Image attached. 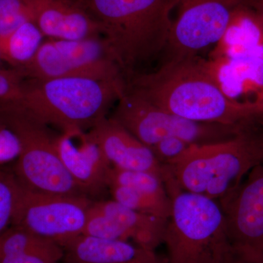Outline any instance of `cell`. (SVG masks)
Instances as JSON below:
<instances>
[{"mask_svg": "<svg viewBox=\"0 0 263 263\" xmlns=\"http://www.w3.org/2000/svg\"><path fill=\"white\" fill-rule=\"evenodd\" d=\"M126 82L62 78L23 79L18 100H12L62 133L89 130L106 117Z\"/></svg>", "mask_w": 263, "mask_h": 263, "instance_id": "4", "label": "cell"}, {"mask_svg": "<svg viewBox=\"0 0 263 263\" xmlns=\"http://www.w3.org/2000/svg\"><path fill=\"white\" fill-rule=\"evenodd\" d=\"M126 87L162 110L194 122L240 125L263 117V101L229 98L197 59L167 62L155 72L136 74Z\"/></svg>", "mask_w": 263, "mask_h": 263, "instance_id": "1", "label": "cell"}, {"mask_svg": "<svg viewBox=\"0 0 263 263\" xmlns=\"http://www.w3.org/2000/svg\"><path fill=\"white\" fill-rule=\"evenodd\" d=\"M110 163L125 171L157 175L163 181L164 166L151 149L111 117H105L86 132Z\"/></svg>", "mask_w": 263, "mask_h": 263, "instance_id": "14", "label": "cell"}, {"mask_svg": "<svg viewBox=\"0 0 263 263\" xmlns=\"http://www.w3.org/2000/svg\"><path fill=\"white\" fill-rule=\"evenodd\" d=\"M94 201L86 196L44 195L24 187L12 226L24 228L63 247L84 234Z\"/></svg>", "mask_w": 263, "mask_h": 263, "instance_id": "10", "label": "cell"}, {"mask_svg": "<svg viewBox=\"0 0 263 263\" xmlns=\"http://www.w3.org/2000/svg\"><path fill=\"white\" fill-rule=\"evenodd\" d=\"M172 200L164 243L169 263H217L233 255L219 202L164 182Z\"/></svg>", "mask_w": 263, "mask_h": 263, "instance_id": "5", "label": "cell"}, {"mask_svg": "<svg viewBox=\"0 0 263 263\" xmlns=\"http://www.w3.org/2000/svg\"><path fill=\"white\" fill-rule=\"evenodd\" d=\"M23 188L14 171L0 168V235L12 226Z\"/></svg>", "mask_w": 263, "mask_h": 263, "instance_id": "21", "label": "cell"}, {"mask_svg": "<svg viewBox=\"0 0 263 263\" xmlns=\"http://www.w3.org/2000/svg\"><path fill=\"white\" fill-rule=\"evenodd\" d=\"M0 114L20 143L13 171L24 188L44 195L88 197L60 157V134L14 101L0 102Z\"/></svg>", "mask_w": 263, "mask_h": 263, "instance_id": "6", "label": "cell"}, {"mask_svg": "<svg viewBox=\"0 0 263 263\" xmlns=\"http://www.w3.org/2000/svg\"><path fill=\"white\" fill-rule=\"evenodd\" d=\"M58 150L66 168L86 196L100 197L108 190L111 164L86 132L62 133Z\"/></svg>", "mask_w": 263, "mask_h": 263, "instance_id": "13", "label": "cell"}, {"mask_svg": "<svg viewBox=\"0 0 263 263\" xmlns=\"http://www.w3.org/2000/svg\"><path fill=\"white\" fill-rule=\"evenodd\" d=\"M19 153L18 138L0 114V164L18 158Z\"/></svg>", "mask_w": 263, "mask_h": 263, "instance_id": "23", "label": "cell"}, {"mask_svg": "<svg viewBox=\"0 0 263 263\" xmlns=\"http://www.w3.org/2000/svg\"><path fill=\"white\" fill-rule=\"evenodd\" d=\"M113 200L136 212L168 219L172 212L171 198L162 199L127 187L113 185L109 186Z\"/></svg>", "mask_w": 263, "mask_h": 263, "instance_id": "19", "label": "cell"}, {"mask_svg": "<svg viewBox=\"0 0 263 263\" xmlns=\"http://www.w3.org/2000/svg\"><path fill=\"white\" fill-rule=\"evenodd\" d=\"M217 263H247L245 262H243V261L240 260V259L235 258L234 256L231 255L229 256V257H226V258L221 259V261H219V262Z\"/></svg>", "mask_w": 263, "mask_h": 263, "instance_id": "25", "label": "cell"}, {"mask_svg": "<svg viewBox=\"0 0 263 263\" xmlns=\"http://www.w3.org/2000/svg\"><path fill=\"white\" fill-rule=\"evenodd\" d=\"M35 23L51 39L80 41L101 36L98 24L76 0H48Z\"/></svg>", "mask_w": 263, "mask_h": 263, "instance_id": "16", "label": "cell"}, {"mask_svg": "<svg viewBox=\"0 0 263 263\" xmlns=\"http://www.w3.org/2000/svg\"><path fill=\"white\" fill-rule=\"evenodd\" d=\"M168 219L136 212L114 200H95L84 234L126 240L156 250L164 243Z\"/></svg>", "mask_w": 263, "mask_h": 263, "instance_id": "12", "label": "cell"}, {"mask_svg": "<svg viewBox=\"0 0 263 263\" xmlns=\"http://www.w3.org/2000/svg\"><path fill=\"white\" fill-rule=\"evenodd\" d=\"M245 0H178L163 63L197 59L226 35Z\"/></svg>", "mask_w": 263, "mask_h": 263, "instance_id": "9", "label": "cell"}, {"mask_svg": "<svg viewBox=\"0 0 263 263\" xmlns=\"http://www.w3.org/2000/svg\"><path fill=\"white\" fill-rule=\"evenodd\" d=\"M44 35L35 22L22 24L10 34L0 35L2 60L13 66L15 70L27 65L42 45Z\"/></svg>", "mask_w": 263, "mask_h": 263, "instance_id": "18", "label": "cell"}, {"mask_svg": "<svg viewBox=\"0 0 263 263\" xmlns=\"http://www.w3.org/2000/svg\"><path fill=\"white\" fill-rule=\"evenodd\" d=\"M111 118L148 147L171 137L181 138L191 144L224 141L252 124L226 125L194 122L162 110L127 87L118 98Z\"/></svg>", "mask_w": 263, "mask_h": 263, "instance_id": "7", "label": "cell"}, {"mask_svg": "<svg viewBox=\"0 0 263 263\" xmlns=\"http://www.w3.org/2000/svg\"><path fill=\"white\" fill-rule=\"evenodd\" d=\"M48 0H0V35L10 34L27 22H35Z\"/></svg>", "mask_w": 263, "mask_h": 263, "instance_id": "20", "label": "cell"}, {"mask_svg": "<svg viewBox=\"0 0 263 263\" xmlns=\"http://www.w3.org/2000/svg\"><path fill=\"white\" fill-rule=\"evenodd\" d=\"M16 70L24 79L84 78L126 82L101 36L80 41L51 39L43 42L32 60Z\"/></svg>", "mask_w": 263, "mask_h": 263, "instance_id": "8", "label": "cell"}, {"mask_svg": "<svg viewBox=\"0 0 263 263\" xmlns=\"http://www.w3.org/2000/svg\"><path fill=\"white\" fill-rule=\"evenodd\" d=\"M63 263H169L155 250L126 240L82 234L63 247Z\"/></svg>", "mask_w": 263, "mask_h": 263, "instance_id": "15", "label": "cell"}, {"mask_svg": "<svg viewBox=\"0 0 263 263\" xmlns=\"http://www.w3.org/2000/svg\"><path fill=\"white\" fill-rule=\"evenodd\" d=\"M100 27L125 81L163 53L178 0H76Z\"/></svg>", "mask_w": 263, "mask_h": 263, "instance_id": "2", "label": "cell"}, {"mask_svg": "<svg viewBox=\"0 0 263 263\" xmlns=\"http://www.w3.org/2000/svg\"><path fill=\"white\" fill-rule=\"evenodd\" d=\"M257 122L230 139L192 144L177 160L163 164L167 174L183 191L219 201L263 162L261 125L254 129Z\"/></svg>", "mask_w": 263, "mask_h": 263, "instance_id": "3", "label": "cell"}, {"mask_svg": "<svg viewBox=\"0 0 263 263\" xmlns=\"http://www.w3.org/2000/svg\"><path fill=\"white\" fill-rule=\"evenodd\" d=\"M218 202L233 256L247 263H263V162Z\"/></svg>", "mask_w": 263, "mask_h": 263, "instance_id": "11", "label": "cell"}, {"mask_svg": "<svg viewBox=\"0 0 263 263\" xmlns=\"http://www.w3.org/2000/svg\"><path fill=\"white\" fill-rule=\"evenodd\" d=\"M191 145L181 138L171 137L161 140L150 148L161 164H167L177 160Z\"/></svg>", "mask_w": 263, "mask_h": 263, "instance_id": "22", "label": "cell"}, {"mask_svg": "<svg viewBox=\"0 0 263 263\" xmlns=\"http://www.w3.org/2000/svg\"><path fill=\"white\" fill-rule=\"evenodd\" d=\"M245 3L253 12L259 29L263 33V0H245Z\"/></svg>", "mask_w": 263, "mask_h": 263, "instance_id": "24", "label": "cell"}, {"mask_svg": "<svg viewBox=\"0 0 263 263\" xmlns=\"http://www.w3.org/2000/svg\"><path fill=\"white\" fill-rule=\"evenodd\" d=\"M63 247L18 227L0 235V263H60Z\"/></svg>", "mask_w": 263, "mask_h": 263, "instance_id": "17", "label": "cell"}, {"mask_svg": "<svg viewBox=\"0 0 263 263\" xmlns=\"http://www.w3.org/2000/svg\"><path fill=\"white\" fill-rule=\"evenodd\" d=\"M260 125H261V129H262V138H263V117L262 118V119H261V121H260Z\"/></svg>", "mask_w": 263, "mask_h": 263, "instance_id": "26", "label": "cell"}, {"mask_svg": "<svg viewBox=\"0 0 263 263\" xmlns=\"http://www.w3.org/2000/svg\"><path fill=\"white\" fill-rule=\"evenodd\" d=\"M2 60V59H1V56H0V60Z\"/></svg>", "mask_w": 263, "mask_h": 263, "instance_id": "27", "label": "cell"}]
</instances>
